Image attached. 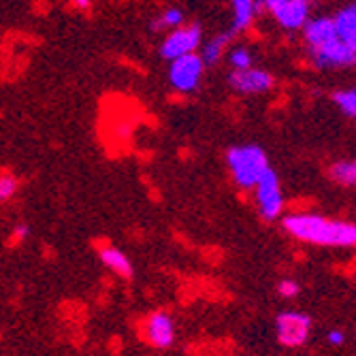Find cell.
<instances>
[{
	"label": "cell",
	"mask_w": 356,
	"mask_h": 356,
	"mask_svg": "<svg viewBox=\"0 0 356 356\" xmlns=\"http://www.w3.org/2000/svg\"><path fill=\"white\" fill-rule=\"evenodd\" d=\"M233 3V35L245 32L252 22L256 19V13L263 9V0H231Z\"/></svg>",
	"instance_id": "cell-11"
},
{
	"label": "cell",
	"mask_w": 356,
	"mask_h": 356,
	"mask_svg": "<svg viewBox=\"0 0 356 356\" xmlns=\"http://www.w3.org/2000/svg\"><path fill=\"white\" fill-rule=\"evenodd\" d=\"M288 235L299 241L322 248H352L356 243V226L346 220H335L309 211L290 213L282 220Z\"/></svg>",
	"instance_id": "cell-1"
},
{
	"label": "cell",
	"mask_w": 356,
	"mask_h": 356,
	"mask_svg": "<svg viewBox=\"0 0 356 356\" xmlns=\"http://www.w3.org/2000/svg\"><path fill=\"white\" fill-rule=\"evenodd\" d=\"M28 233H30V229H28L26 224H17V226H15V231H13V235H11L13 243H19V241H24V239L28 237Z\"/></svg>",
	"instance_id": "cell-20"
},
{
	"label": "cell",
	"mask_w": 356,
	"mask_h": 356,
	"mask_svg": "<svg viewBox=\"0 0 356 356\" xmlns=\"http://www.w3.org/2000/svg\"><path fill=\"white\" fill-rule=\"evenodd\" d=\"M181 24H184V13L173 7V9H167L165 13H160V17L154 19L152 28L154 30H173Z\"/></svg>",
	"instance_id": "cell-16"
},
{
	"label": "cell",
	"mask_w": 356,
	"mask_h": 356,
	"mask_svg": "<svg viewBox=\"0 0 356 356\" xmlns=\"http://www.w3.org/2000/svg\"><path fill=\"white\" fill-rule=\"evenodd\" d=\"M312 331V318L301 312H282L275 320V333L282 346L299 348L307 341Z\"/></svg>",
	"instance_id": "cell-7"
},
{
	"label": "cell",
	"mask_w": 356,
	"mask_h": 356,
	"mask_svg": "<svg viewBox=\"0 0 356 356\" xmlns=\"http://www.w3.org/2000/svg\"><path fill=\"white\" fill-rule=\"evenodd\" d=\"M229 83L235 92L239 94H263L269 92L275 83L273 75L265 69H256V67H248L241 71H231L229 75Z\"/></svg>",
	"instance_id": "cell-8"
},
{
	"label": "cell",
	"mask_w": 356,
	"mask_h": 356,
	"mask_svg": "<svg viewBox=\"0 0 356 356\" xmlns=\"http://www.w3.org/2000/svg\"><path fill=\"white\" fill-rule=\"evenodd\" d=\"M231 175L241 190H252L256 181L269 169V158L258 145H237L226 152Z\"/></svg>",
	"instance_id": "cell-3"
},
{
	"label": "cell",
	"mask_w": 356,
	"mask_h": 356,
	"mask_svg": "<svg viewBox=\"0 0 356 356\" xmlns=\"http://www.w3.org/2000/svg\"><path fill=\"white\" fill-rule=\"evenodd\" d=\"M203 41V30L199 26H177L169 30V35L165 37L163 45H160V56L165 60H175L188 54H197Z\"/></svg>",
	"instance_id": "cell-6"
},
{
	"label": "cell",
	"mask_w": 356,
	"mask_h": 356,
	"mask_svg": "<svg viewBox=\"0 0 356 356\" xmlns=\"http://www.w3.org/2000/svg\"><path fill=\"white\" fill-rule=\"evenodd\" d=\"M333 103L337 105V109L348 115V118H354L356 115V90L354 88H348V90H339L333 94Z\"/></svg>",
	"instance_id": "cell-15"
},
{
	"label": "cell",
	"mask_w": 356,
	"mask_h": 356,
	"mask_svg": "<svg viewBox=\"0 0 356 356\" xmlns=\"http://www.w3.org/2000/svg\"><path fill=\"white\" fill-rule=\"evenodd\" d=\"M229 43H231V35H218L213 39H209V43H205L203 47V54H201V60L203 64H218L224 56H226V49H229Z\"/></svg>",
	"instance_id": "cell-13"
},
{
	"label": "cell",
	"mask_w": 356,
	"mask_h": 356,
	"mask_svg": "<svg viewBox=\"0 0 356 356\" xmlns=\"http://www.w3.org/2000/svg\"><path fill=\"white\" fill-rule=\"evenodd\" d=\"M17 179L11 173H0V203H7L17 192Z\"/></svg>",
	"instance_id": "cell-18"
},
{
	"label": "cell",
	"mask_w": 356,
	"mask_h": 356,
	"mask_svg": "<svg viewBox=\"0 0 356 356\" xmlns=\"http://www.w3.org/2000/svg\"><path fill=\"white\" fill-rule=\"evenodd\" d=\"M333 19V28H335V35L339 37V41L343 45H348L350 49H356V7L348 5L343 9L337 11Z\"/></svg>",
	"instance_id": "cell-10"
},
{
	"label": "cell",
	"mask_w": 356,
	"mask_h": 356,
	"mask_svg": "<svg viewBox=\"0 0 356 356\" xmlns=\"http://www.w3.org/2000/svg\"><path fill=\"white\" fill-rule=\"evenodd\" d=\"M143 337L154 348H169L175 341V322L167 312H154L143 322Z\"/></svg>",
	"instance_id": "cell-9"
},
{
	"label": "cell",
	"mask_w": 356,
	"mask_h": 356,
	"mask_svg": "<svg viewBox=\"0 0 356 356\" xmlns=\"http://www.w3.org/2000/svg\"><path fill=\"white\" fill-rule=\"evenodd\" d=\"M305 45L312 62L318 69H341L354 67L356 49H350L339 41L331 17H314L303 26Z\"/></svg>",
	"instance_id": "cell-2"
},
{
	"label": "cell",
	"mask_w": 356,
	"mask_h": 356,
	"mask_svg": "<svg viewBox=\"0 0 356 356\" xmlns=\"http://www.w3.org/2000/svg\"><path fill=\"white\" fill-rule=\"evenodd\" d=\"M329 175L335 184L352 188L356 184V163L354 160H337V163L331 165Z\"/></svg>",
	"instance_id": "cell-14"
},
{
	"label": "cell",
	"mask_w": 356,
	"mask_h": 356,
	"mask_svg": "<svg viewBox=\"0 0 356 356\" xmlns=\"http://www.w3.org/2000/svg\"><path fill=\"white\" fill-rule=\"evenodd\" d=\"M288 3H293V0H263V7H265L269 13H273V11H277L280 7H284V5H288Z\"/></svg>",
	"instance_id": "cell-22"
},
{
	"label": "cell",
	"mask_w": 356,
	"mask_h": 356,
	"mask_svg": "<svg viewBox=\"0 0 356 356\" xmlns=\"http://www.w3.org/2000/svg\"><path fill=\"white\" fill-rule=\"evenodd\" d=\"M99 256H101L103 265L107 269H111L113 273H118L120 277H126L128 280V277L133 275V265H131L128 256L122 250H118L113 245H101L99 248Z\"/></svg>",
	"instance_id": "cell-12"
},
{
	"label": "cell",
	"mask_w": 356,
	"mask_h": 356,
	"mask_svg": "<svg viewBox=\"0 0 356 356\" xmlns=\"http://www.w3.org/2000/svg\"><path fill=\"white\" fill-rule=\"evenodd\" d=\"M203 73H205V64H203L201 56L199 54H188V56L171 60L169 81H171L175 92L192 94L194 90H199Z\"/></svg>",
	"instance_id": "cell-4"
},
{
	"label": "cell",
	"mask_w": 356,
	"mask_h": 356,
	"mask_svg": "<svg viewBox=\"0 0 356 356\" xmlns=\"http://www.w3.org/2000/svg\"><path fill=\"white\" fill-rule=\"evenodd\" d=\"M229 64L233 67V71H241V69L254 67V60H252L250 49H248V47H235V49L229 54Z\"/></svg>",
	"instance_id": "cell-17"
},
{
	"label": "cell",
	"mask_w": 356,
	"mask_h": 356,
	"mask_svg": "<svg viewBox=\"0 0 356 356\" xmlns=\"http://www.w3.org/2000/svg\"><path fill=\"white\" fill-rule=\"evenodd\" d=\"M69 3H71L75 9H81V11H86V9L92 7V0H69Z\"/></svg>",
	"instance_id": "cell-23"
},
{
	"label": "cell",
	"mask_w": 356,
	"mask_h": 356,
	"mask_svg": "<svg viewBox=\"0 0 356 356\" xmlns=\"http://www.w3.org/2000/svg\"><path fill=\"white\" fill-rule=\"evenodd\" d=\"M252 190H254V199L258 205V213L265 220H277L284 211V194H282L277 173L271 171L269 167Z\"/></svg>",
	"instance_id": "cell-5"
},
{
	"label": "cell",
	"mask_w": 356,
	"mask_h": 356,
	"mask_svg": "<svg viewBox=\"0 0 356 356\" xmlns=\"http://www.w3.org/2000/svg\"><path fill=\"white\" fill-rule=\"evenodd\" d=\"M299 284L295 282V280H282L280 284H277V293L284 297V299H295L297 295H299Z\"/></svg>",
	"instance_id": "cell-19"
},
{
	"label": "cell",
	"mask_w": 356,
	"mask_h": 356,
	"mask_svg": "<svg viewBox=\"0 0 356 356\" xmlns=\"http://www.w3.org/2000/svg\"><path fill=\"white\" fill-rule=\"evenodd\" d=\"M327 339H329V343H331V346H341V343L346 341V335H343V331L333 329V331H329V333H327Z\"/></svg>",
	"instance_id": "cell-21"
}]
</instances>
